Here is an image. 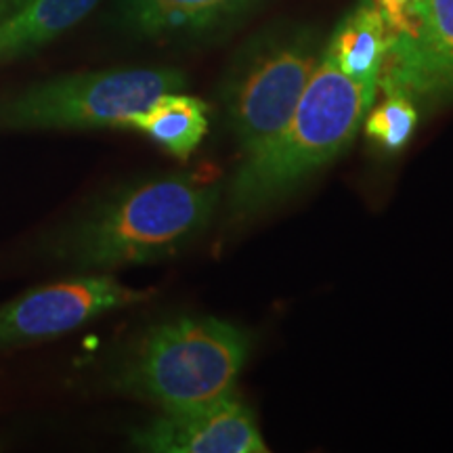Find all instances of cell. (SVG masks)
Returning a JSON list of instances; mask_svg holds the SVG:
<instances>
[{"label": "cell", "instance_id": "10", "mask_svg": "<svg viewBox=\"0 0 453 453\" xmlns=\"http://www.w3.org/2000/svg\"><path fill=\"white\" fill-rule=\"evenodd\" d=\"M388 32L373 0H359L357 7L334 30L324 55L350 81L378 88Z\"/></svg>", "mask_w": 453, "mask_h": 453}, {"label": "cell", "instance_id": "15", "mask_svg": "<svg viewBox=\"0 0 453 453\" xmlns=\"http://www.w3.org/2000/svg\"><path fill=\"white\" fill-rule=\"evenodd\" d=\"M27 3H30V0H0V21H3L4 17L13 15L15 11H19Z\"/></svg>", "mask_w": 453, "mask_h": 453}, {"label": "cell", "instance_id": "8", "mask_svg": "<svg viewBox=\"0 0 453 453\" xmlns=\"http://www.w3.org/2000/svg\"><path fill=\"white\" fill-rule=\"evenodd\" d=\"M413 101L453 97V0H428L420 41L399 73L378 82Z\"/></svg>", "mask_w": 453, "mask_h": 453}, {"label": "cell", "instance_id": "3", "mask_svg": "<svg viewBox=\"0 0 453 453\" xmlns=\"http://www.w3.org/2000/svg\"><path fill=\"white\" fill-rule=\"evenodd\" d=\"M250 338L217 317H177L151 327L113 376L124 395L185 413L234 393Z\"/></svg>", "mask_w": 453, "mask_h": 453}, {"label": "cell", "instance_id": "13", "mask_svg": "<svg viewBox=\"0 0 453 453\" xmlns=\"http://www.w3.org/2000/svg\"><path fill=\"white\" fill-rule=\"evenodd\" d=\"M373 4L380 11L388 32V47L378 81L382 82L399 73L411 59L420 41L428 0H373Z\"/></svg>", "mask_w": 453, "mask_h": 453}, {"label": "cell", "instance_id": "12", "mask_svg": "<svg viewBox=\"0 0 453 453\" xmlns=\"http://www.w3.org/2000/svg\"><path fill=\"white\" fill-rule=\"evenodd\" d=\"M127 128L139 130L170 156L187 160L208 133V105L202 99L173 90L160 95L143 111L133 113Z\"/></svg>", "mask_w": 453, "mask_h": 453}, {"label": "cell", "instance_id": "7", "mask_svg": "<svg viewBox=\"0 0 453 453\" xmlns=\"http://www.w3.org/2000/svg\"><path fill=\"white\" fill-rule=\"evenodd\" d=\"M133 445L154 453H267L252 411L234 393L185 413H162L133 433Z\"/></svg>", "mask_w": 453, "mask_h": 453}, {"label": "cell", "instance_id": "14", "mask_svg": "<svg viewBox=\"0 0 453 453\" xmlns=\"http://www.w3.org/2000/svg\"><path fill=\"white\" fill-rule=\"evenodd\" d=\"M380 101H373L367 110L364 124L367 139L387 154L403 150L410 143L413 130L418 127L416 101L399 90H378Z\"/></svg>", "mask_w": 453, "mask_h": 453}, {"label": "cell", "instance_id": "9", "mask_svg": "<svg viewBox=\"0 0 453 453\" xmlns=\"http://www.w3.org/2000/svg\"><path fill=\"white\" fill-rule=\"evenodd\" d=\"M254 0H120V24L139 36H194L242 13Z\"/></svg>", "mask_w": 453, "mask_h": 453}, {"label": "cell", "instance_id": "5", "mask_svg": "<svg viewBox=\"0 0 453 453\" xmlns=\"http://www.w3.org/2000/svg\"><path fill=\"white\" fill-rule=\"evenodd\" d=\"M321 57L307 30L263 34L237 55L220 97L243 157L269 145L290 122Z\"/></svg>", "mask_w": 453, "mask_h": 453}, {"label": "cell", "instance_id": "2", "mask_svg": "<svg viewBox=\"0 0 453 453\" xmlns=\"http://www.w3.org/2000/svg\"><path fill=\"white\" fill-rule=\"evenodd\" d=\"M376 97L378 88L350 81L321 57L290 122L269 145L243 157L229 189L231 214L246 219L273 206L342 154Z\"/></svg>", "mask_w": 453, "mask_h": 453}, {"label": "cell", "instance_id": "1", "mask_svg": "<svg viewBox=\"0 0 453 453\" xmlns=\"http://www.w3.org/2000/svg\"><path fill=\"white\" fill-rule=\"evenodd\" d=\"M219 196V185L189 174L141 180L70 226L57 243V254L81 271H110L174 257L208 229Z\"/></svg>", "mask_w": 453, "mask_h": 453}, {"label": "cell", "instance_id": "11", "mask_svg": "<svg viewBox=\"0 0 453 453\" xmlns=\"http://www.w3.org/2000/svg\"><path fill=\"white\" fill-rule=\"evenodd\" d=\"M101 0H30L0 21V64L47 47L93 13Z\"/></svg>", "mask_w": 453, "mask_h": 453}, {"label": "cell", "instance_id": "6", "mask_svg": "<svg viewBox=\"0 0 453 453\" xmlns=\"http://www.w3.org/2000/svg\"><path fill=\"white\" fill-rule=\"evenodd\" d=\"M150 296L151 290L124 286L110 275L73 277L34 288L0 304V350L47 342Z\"/></svg>", "mask_w": 453, "mask_h": 453}, {"label": "cell", "instance_id": "4", "mask_svg": "<svg viewBox=\"0 0 453 453\" xmlns=\"http://www.w3.org/2000/svg\"><path fill=\"white\" fill-rule=\"evenodd\" d=\"M187 78L174 67H127L67 73L36 82L0 101V133L7 130L127 128L164 93L183 90Z\"/></svg>", "mask_w": 453, "mask_h": 453}]
</instances>
